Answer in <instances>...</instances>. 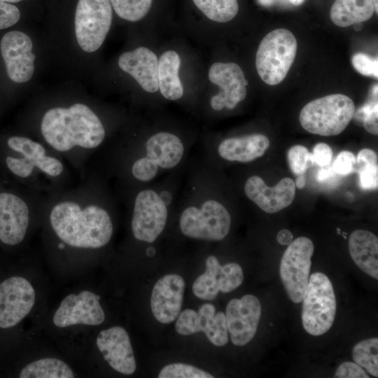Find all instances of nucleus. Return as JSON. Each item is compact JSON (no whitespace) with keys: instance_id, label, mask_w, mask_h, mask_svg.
<instances>
[{"instance_id":"obj_1","label":"nucleus","mask_w":378,"mask_h":378,"mask_svg":"<svg viewBox=\"0 0 378 378\" xmlns=\"http://www.w3.org/2000/svg\"><path fill=\"white\" fill-rule=\"evenodd\" d=\"M106 178L88 168L76 186L57 190L46 197L41 218H45L60 251L99 249L106 246L113 234L114 202Z\"/></svg>"},{"instance_id":"obj_2","label":"nucleus","mask_w":378,"mask_h":378,"mask_svg":"<svg viewBox=\"0 0 378 378\" xmlns=\"http://www.w3.org/2000/svg\"><path fill=\"white\" fill-rule=\"evenodd\" d=\"M38 132V141L62 157L80 178L106 139L105 125L99 115L79 102L48 108L41 115Z\"/></svg>"},{"instance_id":"obj_3","label":"nucleus","mask_w":378,"mask_h":378,"mask_svg":"<svg viewBox=\"0 0 378 378\" xmlns=\"http://www.w3.org/2000/svg\"><path fill=\"white\" fill-rule=\"evenodd\" d=\"M106 150L104 167L94 169L104 177L118 178L126 190L143 187L175 169L186 151L182 139L169 132L152 134L141 146L127 144Z\"/></svg>"},{"instance_id":"obj_4","label":"nucleus","mask_w":378,"mask_h":378,"mask_svg":"<svg viewBox=\"0 0 378 378\" xmlns=\"http://www.w3.org/2000/svg\"><path fill=\"white\" fill-rule=\"evenodd\" d=\"M4 162L21 184L45 196L70 186L71 174L66 161L31 136L15 135L6 140Z\"/></svg>"},{"instance_id":"obj_5","label":"nucleus","mask_w":378,"mask_h":378,"mask_svg":"<svg viewBox=\"0 0 378 378\" xmlns=\"http://www.w3.org/2000/svg\"><path fill=\"white\" fill-rule=\"evenodd\" d=\"M127 190L132 235L138 241L153 243L166 226L172 194L167 190L144 186Z\"/></svg>"},{"instance_id":"obj_6","label":"nucleus","mask_w":378,"mask_h":378,"mask_svg":"<svg viewBox=\"0 0 378 378\" xmlns=\"http://www.w3.org/2000/svg\"><path fill=\"white\" fill-rule=\"evenodd\" d=\"M45 200L29 188L0 191V241L9 246L22 243L32 220L41 218Z\"/></svg>"},{"instance_id":"obj_7","label":"nucleus","mask_w":378,"mask_h":378,"mask_svg":"<svg viewBox=\"0 0 378 378\" xmlns=\"http://www.w3.org/2000/svg\"><path fill=\"white\" fill-rule=\"evenodd\" d=\"M183 206L179 217V227L187 237L220 241L228 234L231 216L218 200L202 196Z\"/></svg>"},{"instance_id":"obj_8","label":"nucleus","mask_w":378,"mask_h":378,"mask_svg":"<svg viewBox=\"0 0 378 378\" xmlns=\"http://www.w3.org/2000/svg\"><path fill=\"white\" fill-rule=\"evenodd\" d=\"M355 105L342 94H332L307 104L300 113L301 126L307 132L321 136L342 133L353 119Z\"/></svg>"},{"instance_id":"obj_9","label":"nucleus","mask_w":378,"mask_h":378,"mask_svg":"<svg viewBox=\"0 0 378 378\" xmlns=\"http://www.w3.org/2000/svg\"><path fill=\"white\" fill-rule=\"evenodd\" d=\"M297 41L286 29L268 33L261 41L255 57V66L260 78L270 85L281 83L291 67L297 52Z\"/></svg>"},{"instance_id":"obj_10","label":"nucleus","mask_w":378,"mask_h":378,"mask_svg":"<svg viewBox=\"0 0 378 378\" xmlns=\"http://www.w3.org/2000/svg\"><path fill=\"white\" fill-rule=\"evenodd\" d=\"M336 313V299L328 277L312 274L302 299V323L304 330L314 336L321 335L331 328Z\"/></svg>"},{"instance_id":"obj_11","label":"nucleus","mask_w":378,"mask_h":378,"mask_svg":"<svg viewBox=\"0 0 378 378\" xmlns=\"http://www.w3.org/2000/svg\"><path fill=\"white\" fill-rule=\"evenodd\" d=\"M111 22L110 0H78L75 13V33L81 49L87 52L99 49Z\"/></svg>"},{"instance_id":"obj_12","label":"nucleus","mask_w":378,"mask_h":378,"mask_svg":"<svg viewBox=\"0 0 378 378\" xmlns=\"http://www.w3.org/2000/svg\"><path fill=\"white\" fill-rule=\"evenodd\" d=\"M314 251L312 241L300 237L288 245L281 258L280 277L288 298L294 303L301 302L304 298Z\"/></svg>"},{"instance_id":"obj_13","label":"nucleus","mask_w":378,"mask_h":378,"mask_svg":"<svg viewBox=\"0 0 378 378\" xmlns=\"http://www.w3.org/2000/svg\"><path fill=\"white\" fill-rule=\"evenodd\" d=\"M175 328L182 335L204 332L208 340L216 346H223L228 342L225 315L221 312L216 313L215 307L210 303L202 304L198 312L186 309L180 312Z\"/></svg>"},{"instance_id":"obj_14","label":"nucleus","mask_w":378,"mask_h":378,"mask_svg":"<svg viewBox=\"0 0 378 378\" xmlns=\"http://www.w3.org/2000/svg\"><path fill=\"white\" fill-rule=\"evenodd\" d=\"M35 291L21 276H12L0 284V328H9L20 323L31 310Z\"/></svg>"},{"instance_id":"obj_15","label":"nucleus","mask_w":378,"mask_h":378,"mask_svg":"<svg viewBox=\"0 0 378 378\" xmlns=\"http://www.w3.org/2000/svg\"><path fill=\"white\" fill-rule=\"evenodd\" d=\"M209 79L220 88L219 93L211 98V106L215 111L234 109L246 96L248 81L236 63H214L209 71Z\"/></svg>"},{"instance_id":"obj_16","label":"nucleus","mask_w":378,"mask_h":378,"mask_svg":"<svg viewBox=\"0 0 378 378\" xmlns=\"http://www.w3.org/2000/svg\"><path fill=\"white\" fill-rule=\"evenodd\" d=\"M100 296L88 290L78 295L69 294L61 302L53 316V323L59 328L84 324L97 326L105 319L99 303Z\"/></svg>"},{"instance_id":"obj_17","label":"nucleus","mask_w":378,"mask_h":378,"mask_svg":"<svg viewBox=\"0 0 378 378\" xmlns=\"http://www.w3.org/2000/svg\"><path fill=\"white\" fill-rule=\"evenodd\" d=\"M225 318L232 342L244 346L253 338L261 316L259 300L253 295L231 300L227 304Z\"/></svg>"},{"instance_id":"obj_18","label":"nucleus","mask_w":378,"mask_h":378,"mask_svg":"<svg viewBox=\"0 0 378 378\" xmlns=\"http://www.w3.org/2000/svg\"><path fill=\"white\" fill-rule=\"evenodd\" d=\"M0 48L9 78L18 83L29 80L36 57L29 36L20 31H9L3 36Z\"/></svg>"},{"instance_id":"obj_19","label":"nucleus","mask_w":378,"mask_h":378,"mask_svg":"<svg viewBox=\"0 0 378 378\" xmlns=\"http://www.w3.org/2000/svg\"><path fill=\"white\" fill-rule=\"evenodd\" d=\"M185 289V281L178 274L161 277L154 285L150 296L152 313L161 323H172L179 315Z\"/></svg>"},{"instance_id":"obj_20","label":"nucleus","mask_w":378,"mask_h":378,"mask_svg":"<svg viewBox=\"0 0 378 378\" xmlns=\"http://www.w3.org/2000/svg\"><path fill=\"white\" fill-rule=\"evenodd\" d=\"M295 190L294 181L288 177L282 178L274 187H268L261 177L253 176L244 185L246 197L268 214L288 207L295 198Z\"/></svg>"},{"instance_id":"obj_21","label":"nucleus","mask_w":378,"mask_h":378,"mask_svg":"<svg viewBox=\"0 0 378 378\" xmlns=\"http://www.w3.org/2000/svg\"><path fill=\"white\" fill-rule=\"evenodd\" d=\"M97 346L113 370L127 375L134 372L136 360L130 337L123 328L116 326L102 330Z\"/></svg>"},{"instance_id":"obj_22","label":"nucleus","mask_w":378,"mask_h":378,"mask_svg":"<svg viewBox=\"0 0 378 378\" xmlns=\"http://www.w3.org/2000/svg\"><path fill=\"white\" fill-rule=\"evenodd\" d=\"M118 66L131 75L146 92L158 90V59L156 55L146 47L122 53L118 59Z\"/></svg>"},{"instance_id":"obj_23","label":"nucleus","mask_w":378,"mask_h":378,"mask_svg":"<svg viewBox=\"0 0 378 378\" xmlns=\"http://www.w3.org/2000/svg\"><path fill=\"white\" fill-rule=\"evenodd\" d=\"M270 146L269 139L252 134L223 140L218 146V155L231 162H249L262 156Z\"/></svg>"},{"instance_id":"obj_24","label":"nucleus","mask_w":378,"mask_h":378,"mask_svg":"<svg viewBox=\"0 0 378 378\" xmlns=\"http://www.w3.org/2000/svg\"><path fill=\"white\" fill-rule=\"evenodd\" d=\"M349 251L356 265L372 278L378 279V238L365 230L354 231L349 239Z\"/></svg>"},{"instance_id":"obj_25","label":"nucleus","mask_w":378,"mask_h":378,"mask_svg":"<svg viewBox=\"0 0 378 378\" xmlns=\"http://www.w3.org/2000/svg\"><path fill=\"white\" fill-rule=\"evenodd\" d=\"M180 65L181 58L174 50L164 52L158 59V88L167 99L177 100L183 94V85L178 76Z\"/></svg>"},{"instance_id":"obj_26","label":"nucleus","mask_w":378,"mask_h":378,"mask_svg":"<svg viewBox=\"0 0 378 378\" xmlns=\"http://www.w3.org/2000/svg\"><path fill=\"white\" fill-rule=\"evenodd\" d=\"M374 13L372 0H335L330 16L335 25L346 27L367 21Z\"/></svg>"},{"instance_id":"obj_27","label":"nucleus","mask_w":378,"mask_h":378,"mask_svg":"<svg viewBox=\"0 0 378 378\" xmlns=\"http://www.w3.org/2000/svg\"><path fill=\"white\" fill-rule=\"evenodd\" d=\"M20 378H73L74 374L64 361L55 358H41L27 365Z\"/></svg>"},{"instance_id":"obj_28","label":"nucleus","mask_w":378,"mask_h":378,"mask_svg":"<svg viewBox=\"0 0 378 378\" xmlns=\"http://www.w3.org/2000/svg\"><path fill=\"white\" fill-rule=\"evenodd\" d=\"M205 265V272L200 275L192 284V292L200 299L212 300L220 291L217 274L220 264L216 256L211 255L206 258Z\"/></svg>"},{"instance_id":"obj_29","label":"nucleus","mask_w":378,"mask_h":378,"mask_svg":"<svg viewBox=\"0 0 378 378\" xmlns=\"http://www.w3.org/2000/svg\"><path fill=\"white\" fill-rule=\"evenodd\" d=\"M195 6L209 19L226 22L232 20L238 13L237 0H192Z\"/></svg>"},{"instance_id":"obj_30","label":"nucleus","mask_w":378,"mask_h":378,"mask_svg":"<svg viewBox=\"0 0 378 378\" xmlns=\"http://www.w3.org/2000/svg\"><path fill=\"white\" fill-rule=\"evenodd\" d=\"M359 165V184L364 190H374L378 186V158L372 149L363 148L357 156Z\"/></svg>"},{"instance_id":"obj_31","label":"nucleus","mask_w":378,"mask_h":378,"mask_svg":"<svg viewBox=\"0 0 378 378\" xmlns=\"http://www.w3.org/2000/svg\"><path fill=\"white\" fill-rule=\"evenodd\" d=\"M352 358L356 363L377 377L378 338H368L357 343L353 348Z\"/></svg>"},{"instance_id":"obj_32","label":"nucleus","mask_w":378,"mask_h":378,"mask_svg":"<svg viewBox=\"0 0 378 378\" xmlns=\"http://www.w3.org/2000/svg\"><path fill=\"white\" fill-rule=\"evenodd\" d=\"M115 13L130 22L141 20L148 13L153 0H110Z\"/></svg>"},{"instance_id":"obj_33","label":"nucleus","mask_w":378,"mask_h":378,"mask_svg":"<svg viewBox=\"0 0 378 378\" xmlns=\"http://www.w3.org/2000/svg\"><path fill=\"white\" fill-rule=\"evenodd\" d=\"M218 284L220 292L226 293L238 288L244 280L243 270L236 262L220 265L218 274Z\"/></svg>"},{"instance_id":"obj_34","label":"nucleus","mask_w":378,"mask_h":378,"mask_svg":"<svg viewBox=\"0 0 378 378\" xmlns=\"http://www.w3.org/2000/svg\"><path fill=\"white\" fill-rule=\"evenodd\" d=\"M159 378H213L210 373L185 363H171L161 369Z\"/></svg>"},{"instance_id":"obj_35","label":"nucleus","mask_w":378,"mask_h":378,"mask_svg":"<svg viewBox=\"0 0 378 378\" xmlns=\"http://www.w3.org/2000/svg\"><path fill=\"white\" fill-rule=\"evenodd\" d=\"M287 158L291 171L298 176L303 174L314 162L312 153L301 145L291 147L288 152Z\"/></svg>"},{"instance_id":"obj_36","label":"nucleus","mask_w":378,"mask_h":378,"mask_svg":"<svg viewBox=\"0 0 378 378\" xmlns=\"http://www.w3.org/2000/svg\"><path fill=\"white\" fill-rule=\"evenodd\" d=\"M354 69L366 76L378 77V59L364 53H357L352 58Z\"/></svg>"},{"instance_id":"obj_37","label":"nucleus","mask_w":378,"mask_h":378,"mask_svg":"<svg viewBox=\"0 0 378 378\" xmlns=\"http://www.w3.org/2000/svg\"><path fill=\"white\" fill-rule=\"evenodd\" d=\"M357 161L355 155L347 150L342 151L337 156L332 168L335 172L347 175L354 172Z\"/></svg>"},{"instance_id":"obj_38","label":"nucleus","mask_w":378,"mask_h":378,"mask_svg":"<svg viewBox=\"0 0 378 378\" xmlns=\"http://www.w3.org/2000/svg\"><path fill=\"white\" fill-rule=\"evenodd\" d=\"M20 18L19 9L7 2H0V29L16 24Z\"/></svg>"},{"instance_id":"obj_39","label":"nucleus","mask_w":378,"mask_h":378,"mask_svg":"<svg viewBox=\"0 0 378 378\" xmlns=\"http://www.w3.org/2000/svg\"><path fill=\"white\" fill-rule=\"evenodd\" d=\"M338 378H368L369 375L364 369L357 363L344 362L341 363L335 373Z\"/></svg>"},{"instance_id":"obj_40","label":"nucleus","mask_w":378,"mask_h":378,"mask_svg":"<svg viewBox=\"0 0 378 378\" xmlns=\"http://www.w3.org/2000/svg\"><path fill=\"white\" fill-rule=\"evenodd\" d=\"M312 155L314 161L319 166L323 167L330 164L332 151L328 144L318 143L314 147Z\"/></svg>"},{"instance_id":"obj_41","label":"nucleus","mask_w":378,"mask_h":378,"mask_svg":"<svg viewBox=\"0 0 378 378\" xmlns=\"http://www.w3.org/2000/svg\"><path fill=\"white\" fill-rule=\"evenodd\" d=\"M378 107L374 108L368 113L363 119V125L365 129L370 134H378Z\"/></svg>"},{"instance_id":"obj_42","label":"nucleus","mask_w":378,"mask_h":378,"mask_svg":"<svg viewBox=\"0 0 378 378\" xmlns=\"http://www.w3.org/2000/svg\"><path fill=\"white\" fill-rule=\"evenodd\" d=\"M276 239L281 245H289L293 241V234L288 230L283 229L278 232Z\"/></svg>"},{"instance_id":"obj_43","label":"nucleus","mask_w":378,"mask_h":378,"mask_svg":"<svg viewBox=\"0 0 378 378\" xmlns=\"http://www.w3.org/2000/svg\"><path fill=\"white\" fill-rule=\"evenodd\" d=\"M332 166L330 167L328 165L322 167L321 169L318 173V179L321 181H323L329 178H330L334 173Z\"/></svg>"},{"instance_id":"obj_44","label":"nucleus","mask_w":378,"mask_h":378,"mask_svg":"<svg viewBox=\"0 0 378 378\" xmlns=\"http://www.w3.org/2000/svg\"><path fill=\"white\" fill-rule=\"evenodd\" d=\"M305 183H306L305 178L302 174V175H299L298 178L296 179V182L295 185L298 188H302L305 186Z\"/></svg>"},{"instance_id":"obj_45","label":"nucleus","mask_w":378,"mask_h":378,"mask_svg":"<svg viewBox=\"0 0 378 378\" xmlns=\"http://www.w3.org/2000/svg\"><path fill=\"white\" fill-rule=\"evenodd\" d=\"M262 6H269L274 4L279 0H258Z\"/></svg>"},{"instance_id":"obj_46","label":"nucleus","mask_w":378,"mask_h":378,"mask_svg":"<svg viewBox=\"0 0 378 378\" xmlns=\"http://www.w3.org/2000/svg\"><path fill=\"white\" fill-rule=\"evenodd\" d=\"M290 4L294 6H300L302 4L304 0H288Z\"/></svg>"},{"instance_id":"obj_47","label":"nucleus","mask_w":378,"mask_h":378,"mask_svg":"<svg viewBox=\"0 0 378 378\" xmlns=\"http://www.w3.org/2000/svg\"><path fill=\"white\" fill-rule=\"evenodd\" d=\"M155 250L153 247H149L146 250V254L148 256H153L155 254Z\"/></svg>"},{"instance_id":"obj_48","label":"nucleus","mask_w":378,"mask_h":378,"mask_svg":"<svg viewBox=\"0 0 378 378\" xmlns=\"http://www.w3.org/2000/svg\"><path fill=\"white\" fill-rule=\"evenodd\" d=\"M372 1L374 6V11L376 12V13H378V0H372Z\"/></svg>"},{"instance_id":"obj_49","label":"nucleus","mask_w":378,"mask_h":378,"mask_svg":"<svg viewBox=\"0 0 378 378\" xmlns=\"http://www.w3.org/2000/svg\"><path fill=\"white\" fill-rule=\"evenodd\" d=\"M22 0H0V2L16 3Z\"/></svg>"}]
</instances>
